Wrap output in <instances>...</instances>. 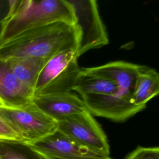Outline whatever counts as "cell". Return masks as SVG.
<instances>
[{
	"label": "cell",
	"mask_w": 159,
	"mask_h": 159,
	"mask_svg": "<svg viewBox=\"0 0 159 159\" xmlns=\"http://www.w3.org/2000/svg\"><path fill=\"white\" fill-rule=\"evenodd\" d=\"M78 33L73 24L55 22L24 31L0 45V59L33 56L50 58L78 45Z\"/></svg>",
	"instance_id": "obj_1"
},
{
	"label": "cell",
	"mask_w": 159,
	"mask_h": 159,
	"mask_svg": "<svg viewBox=\"0 0 159 159\" xmlns=\"http://www.w3.org/2000/svg\"><path fill=\"white\" fill-rule=\"evenodd\" d=\"M55 22L74 24L66 0H12L10 14L2 24L0 45L24 31Z\"/></svg>",
	"instance_id": "obj_2"
},
{
	"label": "cell",
	"mask_w": 159,
	"mask_h": 159,
	"mask_svg": "<svg viewBox=\"0 0 159 159\" xmlns=\"http://www.w3.org/2000/svg\"><path fill=\"white\" fill-rule=\"evenodd\" d=\"M77 60L74 49L61 51L50 57L39 73L34 96L71 92L81 70Z\"/></svg>",
	"instance_id": "obj_3"
},
{
	"label": "cell",
	"mask_w": 159,
	"mask_h": 159,
	"mask_svg": "<svg viewBox=\"0 0 159 159\" xmlns=\"http://www.w3.org/2000/svg\"><path fill=\"white\" fill-rule=\"evenodd\" d=\"M73 16L78 33L76 54L78 58L87 51L100 48L109 43L105 27L94 0H66Z\"/></svg>",
	"instance_id": "obj_4"
},
{
	"label": "cell",
	"mask_w": 159,
	"mask_h": 159,
	"mask_svg": "<svg viewBox=\"0 0 159 159\" xmlns=\"http://www.w3.org/2000/svg\"><path fill=\"white\" fill-rule=\"evenodd\" d=\"M0 115L19 133L25 144L37 142L57 130V123L32 103L23 108L0 104Z\"/></svg>",
	"instance_id": "obj_5"
},
{
	"label": "cell",
	"mask_w": 159,
	"mask_h": 159,
	"mask_svg": "<svg viewBox=\"0 0 159 159\" xmlns=\"http://www.w3.org/2000/svg\"><path fill=\"white\" fill-rule=\"evenodd\" d=\"M57 130L83 147L110 156L107 137L87 110L58 122Z\"/></svg>",
	"instance_id": "obj_6"
},
{
	"label": "cell",
	"mask_w": 159,
	"mask_h": 159,
	"mask_svg": "<svg viewBox=\"0 0 159 159\" xmlns=\"http://www.w3.org/2000/svg\"><path fill=\"white\" fill-rule=\"evenodd\" d=\"M26 145L44 159H111L79 145L58 130Z\"/></svg>",
	"instance_id": "obj_7"
},
{
	"label": "cell",
	"mask_w": 159,
	"mask_h": 159,
	"mask_svg": "<svg viewBox=\"0 0 159 159\" xmlns=\"http://www.w3.org/2000/svg\"><path fill=\"white\" fill-rule=\"evenodd\" d=\"M81 99L91 114L116 122L124 121L145 109L116 94L87 95Z\"/></svg>",
	"instance_id": "obj_8"
},
{
	"label": "cell",
	"mask_w": 159,
	"mask_h": 159,
	"mask_svg": "<svg viewBox=\"0 0 159 159\" xmlns=\"http://www.w3.org/2000/svg\"><path fill=\"white\" fill-rule=\"evenodd\" d=\"M32 103L57 123L87 110L81 98L71 92L34 96Z\"/></svg>",
	"instance_id": "obj_9"
},
{
	"label": "cell",
	"mask_w": 159,
	"mask_h": 159,
	"mask_svg": "<svg viewBox=\"0 0 159 159\" xmlns=\"http://www.w3.org/2000/svg\"><path fill=\"white\" fill-rule=\"evenodd\" d=\"M34 90L13 73L6 60L0 59V104L23 108L32 104Z\"/></svg>",
	"instance_id": "obj_10"
},
{
	"label": "cell",
	"mask_w": 159,
	"mask_h": 159,
	"mask_svg": "<svg viewBox=\"0 0 159 159\" xmlns=\"http://www.w3.org/2000/svg\"><path fill=\"white\" fill-rule=\"evenodd\" d=\"M140 67V65L117 61L98 66L83 68V70L87 73L111 79L117 86V91L115 94L132 102V93Z\"/></svg>",
	"instance_id": "obj_11"
},
{
	"label": "cell",
	"mask_w": 159,
	"mask_h": 159,
	"mask_svg": "<svg viewBox=\"0 0 159 159\" xmlns=\"http://www.w3.org/2000/svg\"><path fill=\"white\" fill-rule=\"evenodd\" d=\"M159 93V75L153 68L140 65L136 78L132 99L133 103L145 108L148 101Z\"/></svg>",
	"instance_id": "obj_12"
},
{
	"label": "cell",
	"mask_w": 159,
	"mask_h": 159,
	"mask_svg": "<svg viewBox=\"0 0 159 159\" xmlns=\"http://www.w3.org/2000/svg\"><path fill=\"white\" fill-rule=\"evenodd\" d=\"M48 58L24 56L12 57L5 60L15 76L34 90L39 73Z\"/></svg>",
	"instance_id": "obj_13"
},
{
	"label": "cell",
	"mask_w": 159,
	"mask_h": 159,
	"mask_svg": "<svg viewBox=\"0 0 159 159\" xmlns=\"http://www.w3.org/2000/svg\"><path fill=\"white\" fill-rule=\"evenodd\" d=\"M73 91L78 93L81 97L87 95L113 94L117 93V86L109 78L87 73L81 68Z\"/></svg>",
	"instance_id": "obj_14"
},
{
	"label": "cell",
	"mask_w": 159,
	"mask_h": 159,
	"mask_svg": "<svg viewBox=\"0 0 159 159\" xmlns=\"http://www.w3.org/2000/svg\"><path fill=\"white\" fill-rule=\"evenodd\" d=\"M0 159H44L25 143L0 142Z\"/></svg>",
	"instance_id": "obj_15"
},
{
	"label": "cell",
	"mask_w": 159,
	"mask_h": 159,
	"mask_svg": "<svg viewBox=\"0 0 159 159\" xmlns=\"http://www.w3.org/2000/svg\"><path fill=\"white\" fill-rule=\"evenodd\" d=\"M0 142L25 143L22 137L19 134V133L1 115H0Z\"/></svg>",
	"instance_id": "obj_16"
},
{
	"label": "cell",
	"mask_w": 159,
	"mask_h": 159,
	"mask_svg": "<svg viewBox=\"0 0 159 159\" xmlns=\"http://www.w3.org/2000/svg\"><path fill=\"white\" fill-rule=\"evenodd\" d=\"M125 159H159L158 147H137L131 152Z\"/></svg>",
	"instance_id": "obj_17"
},
{
	"label": "cell",
	"mask_w": 159,
	"mask_h": 159,
	"mask_svg": "<svg viewBox=\"0 0 159 159\" xmlns=\"http://www.w3.org/2000/svg\"><path fill=\"white\" fill-rule=\"evenodd\" d=\"M12 7V0H0V23L9 17Z\"/></svg>",
	"instance_id": "obj_18"
},
{
	"label": "cell",
	"mask_w": 159,
	"mask_h": 159,
	"mask_svg": "<svg viewBox=\"0 0 159 159\" xmlns=\"http://www.w3.org/2000/svg\"><path fill=\"white\" fill-rule=\"evenodd\" d=\"M1 22L0 23V37H1V31H2V24H3V22Z\"/></svg>",
	"instance_id": "obj_19"
}]
</instances>
